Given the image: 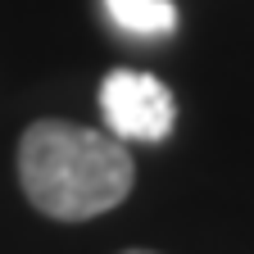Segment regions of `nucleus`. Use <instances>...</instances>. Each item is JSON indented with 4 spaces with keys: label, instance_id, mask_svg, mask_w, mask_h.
<instances>
[{
    "label": "nucleus",
    "instance_id": "7ed1b4c3",
    "mask_svg": "<svg viewBox=\"0 0 254 254\" xmlns=\"http://www.w3.org/2000/svg\"><path fill=\"white\" fill-rule=\"evenodd\" d=\"M105 14L118 32H132V37H168L177 27L173 0H105Z\"/></svg>",
    "mask_w": 254,
    "mask_h": 254
},
{
    "label": "nucleus",
    "instance_id": "20e7f679",
    "mask_svg": "<svg viewBox=\"0 0 254 254\" xmlns=\"http://www.w3.org/2000/svg\"><path fill=\"white\" fill-rule=\"evenodd\" d=\"M123 254H154V250H123Z\"/></svg>",
    "mask_w": 254,
    "mask_h": 254
},
{
    "label": "nucleus",
    "instance_id": "f03ea898",
    "mask_svg": "<svg viewBox=\"0 0 254 254\" xmlns=\"http://www.w3.org/2000/svg\"><path fill=\"white\" fill-rule=\"evenodd\" d=\"M100 114L109 123V136L159 145L168 141L177 123V100L159 77L136 73V68H114L100 82Z\"/></svg>",
    "mask_w": 254,
    "mask_h": 254
},
{
    "label": "nucleus",
    "instance_id": "f257e3e1",
    "mask_svg": "<svg viewBox=\"0 0 254 254\" xmlns=\"http://www.w3.org/2000/svg\"><path fill=\"white\" fill-rule=\"evenodd\" d=\"M18 182L37 213L55 222H86L132 195L136 164L132 150L109 132L41 118L18 141Z\"/></svg>",
    "mask_w": 254,
    "mask_h": 254
}]
</instances>
